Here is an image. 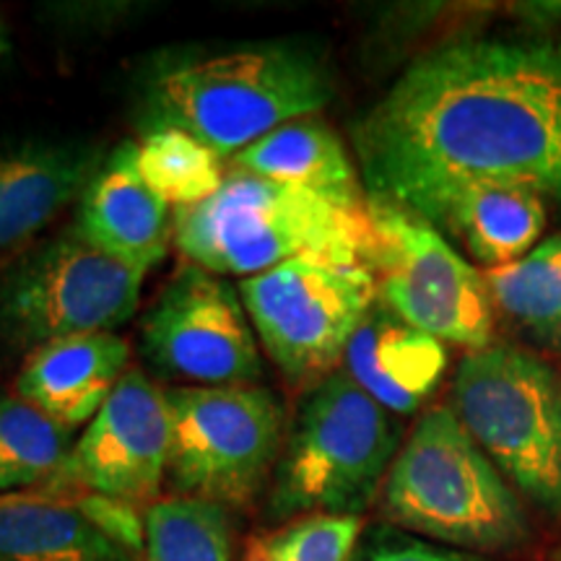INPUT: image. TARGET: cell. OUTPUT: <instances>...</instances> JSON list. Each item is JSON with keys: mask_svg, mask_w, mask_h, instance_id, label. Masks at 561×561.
<instances>
[{"mask_svg": "<svg viewBox=\"0 0 561 561\" xmlns=\"http://www.w3.org/2000/svg\"><path fill=\"white\" fill-rule=\"evenodd\" d=\"M369 198L430 219L476 182L561 216V39L468 37L419 58L354 125Z\"/></svg>", "mask_w": 561, "mask_h": 561, "instance_id": "6da1fadb", "label": "cell"}, {"mask_svg": "<svg viewBox=\"0 0 561 561\" xmlns=\"http://www.w3.org/2000/svg\"><path fill=\"white\" fill-rule=\"evenodd\" d=\"M140 94L144 133L185 130L231 159L280 125L325 110L335 83L325 55L273 39L172 55L149 70Z\"/></svg>", "mask_w": 561, "mask_h": 561, "instance_id": "7a4b0ae2", "label": "cell"}, {"mask_svg": "<svg viewBox=\"0 0 561 561\" xmlns=\"http://www.w3.org/2000/svg\"><path fill=\"white\" fill-rule=\"evenodd\" d=\"M174 248L216 276L250 278L291 261L364 265L369 208L348 210L305 187L229 170L219 193L174 208Z\"/></svg>", "mask_w": 561, "mask_h": 561, "instance_id": "3957f363", "label": "cell"}, {"mask_svg": "<svg viewBox=\"0 0 561 561\" xmlns=\"http://www.w3.org/2000/svg\"><path fill=\"white\" fill-rule=\"evenodd\" d=\"M382 515L468 551H512L530 538L520 494L453 409H430L416 421L385 479Z\"/></svg>", "mask_w": 561, "mask_h": 561, "instance_id": "277c9868", "label": "cell"}, {"mask_svg": "<svg viewBox=\"0 0 561 561\" xmlns=\"http://www.w3.org/2000/svg\"><path fill=\"white\" fill-rule=\"evenodd\" d=\"M401 434L390 411L335 369L299 405L273 471L271 517L362 515L385 486Z\"/></svg>", "mask_w": 561, "mask_h": 561, "instance_id": "5b68a950", "label": "cell"}, {"mask_svg": "<svg viewBox=\"0 0 561 561\" xmlns=\"http://www.w3.org/2000/svg\"><path fill=\"white\" fill-rule=\"evenodd\" d=\"M453 413L500 473L561 517V375L528 348L491 343L462 356Z\"/></svg>", "mask_w": 561, "mask_h": 561, "instance_id": "8992f818", "label": "cell"}, {"mask_svg": "<svg viewBox=\"0 0 561 561\" xmlns=\"http://www.w3.org/2000/svg\"><path fill=\"white\" fill-rule=\"evenodd\" d=\"M146 273L96 248L70 224L0 278V341L30 351L89 333H115L138 310Z\"/></svg>", "mask_w": 561, "mask_h": 561, "instance_id": "52a82bcc", "label": "cell"}, {"mask_svg": "<svg viewBox=\"0 0 561 561\" xmlns=\"http://www.w3.org/2000/svg\"><path fill=\"white\" fill-rule=\"evenodd\" d=\"M170 405V476L178 496L248 507L284 450V411L261 385H174Z\"/></svg>", "mask_w": 561, "mask_h": 561, "instance_id": "ba28073f", "label": "cell"}, {"mask_svg": "<svg viewBox=\"0 0 561 561\" xmlns=\"http://www.w3.org/2000/svg\"><path fill=\"white\" fill-rule=\"evenodd\" d=\"M377 301L392 314L471 351L491 346L494 305L483 273L476 271L430 221L396 203L369 198Z\"/></svg>", "mask_w": 561, "mask_h": 561, "instance_id": "9c48e42d", "label": "cell"}, {"mask_svg": "<svg viewBox=\"0 0 561 561\" xmlns=\"http://www.w3.org/2000/svg\"><path fill=\"white\" fill-rule=\"evenodd\" d=\"M240 297L265 354L291 380H325L377 301L364 265L291 261L242 278Z\"/></svg>", "mask_w": 561, "mask_h": 561, "instance_id": "30bf717a", "label": "cell"}, {"mask_svg": "<svg viewBox=\"0 0 561 561\" xmlns=\"http://www.w3.org/2000/svg\"><path fill=\"white\" fill-rule=\"evenodd\" d=\"M140 354L161 377L201 388L255 385L263 359L240 289L185 263L140 320Z\"/></svg>", "mask_w": 561, "mask_h": 561, "instance_id": "8fae6325", "label": "cell"}, {"mask_svg": "<svg viewBox=\"0 0 561 561\" xmlns=\"http://www.w3.org/2000/svg\"><path fill=\"white\" fill-rule=\"evenodd\" d=\"M170 442L164 390L130 367L45 491H96L151 507L170 468Z\"/></svg>", "mask_w": 561, "mask_h": 561, "instance_id": "7c38bea8", "label": "cell"}, {"mask_svg": "<svg viewBox=\"0 0 561 561\" xmlns=\"http://www.w3.org/2000/svg\"><path fill=\"white\" fill-rule=\"evenodd\" d=\"M104 157V146L81 138L0 140V261L30 250L34 237L81 198Z\"/></svg>", "mask_w": 561, "mask_h": 561, "instance_id": "4fadbf2b", "label": "cell"}, {"mask_svg": "<svg viewBox=\"0 0 561 561\" xmlns=\"http://www.w3.org/2000/svg\"><path fill=\"white\" fill-rule=\"evenodd\" d=\"M174 208L138 172V144L107 151L79 198L76 227L96 248L130 268L149 273L174 242Z\"/></svg>", "mask_w": 561, "mask_h": 561, "instance_id": "5bb4252c", "label": "cell"}, {"mask_svg": "<svg viewBox=\"0 0 561 561\" xmlns=\"http://www.w3.org/2000/svg\"><path fill=\"white\" fill-rule=\"evenodd\" d=\"M343 364L351 380L385 411L413 416L439 388L450 356L439 339L375 301L351 335Z\"/></svg>", "mask_w": 561, "mask_h": 561, "instance_id": "9a60e30c", "label": "cell"}, {"mask_svg": "<svg viewBox=\"0 0 561 561\" xmlns=\"http://www.w3.org/2000/svg\"><path fill=\"white\" fill-rule=\"evenodd\" d=\"M128 364L130 346L117 333L60 339L26 354L16 396L68 430H79L110 401Z\"/></svg>", "mask_w": 561, "mask_h": 561, "instance_id": "2e32d148", "label": "cell"}, {"mask_svg": "<svg viewBox=\"0 0 561 561\" xmlns=\"http://www.w3.org/2000/svg\"><path fill=\"white\" fill-rule=\"evenodd\" d=\"M229 164L231 170L257 174L280 185L305 187L348 210L364 214L369 208L362 174L341 136L314 115L271 130L248 149L237 151Z\"/></svg>", "mask_w": 561, "mask_h": 561, "instance_id": "e0dca14e", "label": "cell"}, {"mask_svg": "<svg viewBox=\"0 0 561 561\" xmlns=\"http://www.w3.org/2000/svg\"><path fill=\"white\" fill-rule=\"evenodd\" d=\"M486 268L523 261L541 240L549 206L536 193L507 182H476L455 191L426 219Z\"/></svg>", "mask_w": 561, "mask_h": 561, "instance_id": "ac0fdd59", "label": "cell"}, {"mask_svg": "<svg viewBox=\"0 0 561 561\" xmlns=\"http://www.w3.org/2000/svg\"><path fill=\"white\" fill-rule=\"evenodd\" d=\"M0 561H138L53 491L0 494Z\"/></svg>", "mask_w": 561, "mask_h": 561, "instance_id": "d6986e66", "label": "cell"}, {"mask_svg": "<svg viewBox=\"0 0 561 561\" xmlns=\"http://www.w3.org/2000/svg\"><path fill=\"white\" fill-rule=\"evenodd\" d=\"M494 312L533 346L561 356V234L538 242L523 261L486 268Z\"/></svg>", "mask_w": 561, "mask_h": 561, "instance_id": "ffe728a7", "label": "cell"}, {"mask_svg": "<svg viewBox=\"0 0 561 561\" xmlns=\"http://www.w3.org/2000/svg\"><path fill=\"white\" fill-rule=\"evenodd\" d=\"M70 450L73 430L19 396H0V494L47 486Z\"/></svg>", "mask_w": 561, "mask_h": 561, "instance_id": "44dd1931", "label": "cell"}, {"mask_svg": "<svg viewBox=\"0 0 561 561\" xmlns=\"http://www.w3.org/2000/svg\"><path fill=\"white\" fill-rule=\"evenodd\" d=\"M138 172L172 208L208 201L227 178L219 153L178 128L144 133L138 144Z\"/></svg>", "mask_w": 561, "mask_h": 561, "instance_id": "7402d4cb", "label": "cell"}, {"mask_svg": "<svg viewBox=\"0 0 561 561\" xmlns=\"http://www.w3.org/2000/svg\"><path fill=\"white\" fill-rule=\"evenodd\" d=\"M146 561H234L227 510L191 496L153 502L146 507Z\"/></svg>", "mask_w": 561, "mask_h": 561, "instance_id": "603a6c76", "label": "cell"}, {"mask_svg": "<svg viewBox=\"0 0 561 561\" xmlns=\"http://www.w3.org/2000/svg\"><path fill=\"white\" fill-rule=\"evenodd\" d=\"M362 530V515L294 517L278 530L250 538L242 561H351Z\"/></svg>", "mask_w": 561, "mask_h": 561, "instance_id": "cb8c5ba5", "label": "cell"}, {"mask_svg": "<svg viewBox=\"0 0 561 561\" xmlns=\"http://www.w3.org/2000/svg\"><path fill=\"white\" fill-rule=\"evenodd\" d=\"M62 496H68L104 538L121 546L130 557H146V512H140L138 504L96 491H62Z\"/></svg>", "mask_w": 561, "mask_h": 561, "instance_id": "d4e9b609", "label": "cell"}, {"mask_svg": "<svg viewBox=\"0 0 561 561\" xmlns=\"http://www.w3.org/2000/svg\"><path fill=\"white\" fill-rule=\"evenodd\" d=\"M351 561H481L468 553L442 549V546L416 541V538L396 536V533H377L375 538L356 546Z\"/></svg>", "mask_w": 561, "mask_h": 561, "instance_id": "484cf974", "label": "cell"}, {"mask_svg": "<svg viewBox=\"0 0 561 561\" xmlns=\"http://www.w3.org/2000/svg\"><path fill=\"white\" fill-rule=\"evenodd\" d=\"M517 16L528 19L533 26H543V30H553L561 24V0H551V3H523L517 5Z\"/></svg>", "mask_w": 561, "mask_h": 561, "instance_id": "4316f807", "label": "cell"}, {"mask_svg": "<svg viewBox=\"0 0 561 561\" xmlns=\"http://www.w3.org/2000/svg\"><path fill=\"white\" fill-rule=\"evenodd\" d=\"M9 53H11V37H9V30H5L3 19H0V60H3Z\"/></svg>", "mask_w": 561, "mask_h": 561, "instance_id": "83f0119b", "label": "cell"}]
</instances>
